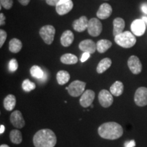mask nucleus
Segmentation results:
<instances>
[{
  "label": "nucleus",
  "instance_id": "obj_1",
  "mask_svg": "<svg viewBox=\"0 0 147 147\" xmlns=\"http://www.w3.org/2000/svg\"><path fill=\"white\" fill-rule=\"evenodd\" d=\"M98 134L106 140H117L123 134V129L120 124L116 122H107L101 125L98 128Z\"/></svg>",
  "mask_w": 147,
  "mask_h": 147
},
{
  "label": "nucleus",
  "instance_id": "obj_2",
  "mask_svg": "<svg viewBox=\"0 0 147 147\" xmlns=\"http://www.w3.org/2000/svg\"><path fill=\"white\" fill-rule=\"evenodd\" d=\"M33 142L35 147H55L57 144V137L51 129H43L35 134Z\"/></svg>",
  "mask_w": 147,
  "mask_h": 147
},
{
  "label": "nucleus",
  "instance_id": "obj_3",
  "mask_svg": "<svg viewBox=\"0 0 147 147\" xmlns=\"http://www.w3.org/2000/svg\"><path fill=\"white\" fill-rule=\"evenodd\" d=\"M115 41L117 45L125 49H129L136 43V38L132 32H123L115 37Z\"/></svg>",
  "mask_w": 147,
  "mask_h": 147
},
{
  "label": "nucleus",
  "instance_id": "obj_4",
  "mask_svg": "<svg viewBox=\"0 0 147 147\" xmlns=\"http://www.w3.org/2000/svg\"><path fill=\"white\" fill-rule=\"evenodd\" d=\"M40 36L47 45H50L54 40L55 29L52 25H45L40 29Z\"/></svg>",
  "mask_w": 147,
  "mask_h": 147
},
{
  "label": "nucleus",
  "instance_id": "obj_5",
  "mask_svg": "<svg viewBox=\"0 0 147 147\" xmlns=\"http://www.w3.org/2000/svg\"><path fill=\"white\" fill-rule=\"evenodd\" d=\"M86 83L84 82L80 81V80H74L68 86V93L71 97H79L82 95L85 89Z\"/></svg>",
  "mask_w": 147,
  "mask_h": 147
},
{
  "label": "nucleus",
  "instance_id": "obj_6",
  "mask_svg": "<svg viewBox=\"0 0 147 147\" xmlns=\"http://www.w3.org/2000/svg\"><path fill=\"white\" fill-rule=\"evenodd\" d=\"M87 30L89 34L91 36H98L102 32V24L97 18H92L89 21Z\"/></svg>",
  "mask_w": 147,
  "mask_h": 147
},
{
  "label": "nucleus",
  "instance_id": "obj_7",
  "mask_svg": "<svg viewBox=\"0 0 147 147\" xmlns=\"http://www.w3.org/2000/svg\"><path fill=\"white\" fill-rule=\"evenodd\" d=\"M134 102L137 106H145L147 105V88L144 87H139L134 95Z\"/></svg>",
  "mask_w": 147,
  "mask_h": 147
},
{
  "label": "nucleus",
  "instance_id": "obj_8",
  "mask_svg": "<svg viewBox=\"0 0 147 147\" xmlns=\"http://www.w3.org/2000/svg\"><path fill=\"white\" fill-rule=\"evenodd\" d=\"M98 100L102 107L108 108L113 103V94L107 90L103 89L99 93Z\"/></svg>",
  "mask_w": 147,
  "mask_h": 147
},
{
  "label": "nucleus",
  "instance_id": "obj_9",
  "mask_svg": "<svg viewBox=\"0 0 147 147\" xmlns=\"http://www.w3.org/2000/svg\"><path fill=\"white\" fill-rule=\"evenodd\" d=\"M127 65L130 71L134 74H139L142 71V65L139 58L135 55H132L129 58L127 61Z\"/></svg>",
  "mask_w": 147,
  "mask_h": 147
},
{
  "label": "nucleus",
  "instance_id": "obj_10",
  "mask_svg": "<svg viewBox=\"0 0 147 147\" xmlns=\"http://www.w3.org/2000/svg\"><path fill=\"white\" fill-rule=\"evenodd\" d=\"M74 4L71 0H61L56 5V12L62 16L67 14L73 8Z\"/></svg>",
  "mask_w": 147,
  "mask_h": 147
},
{
  "label": "nucleus",
  "instance_id": "obj_11",
  "mask_svg": "<svg viewBox=\"0 0 147 147\" xmlns=\"http://www.w3.org/2000/svg\"><path fill=\"white\" fill-rule=\"evenodd\" d=\"M95 92L93 90L87 89L82 93L80 98V104L83 108H88L92 105L95 99Z\"/></svg>",
  "mask_w": 147,
  "mask_h": 147
},
{
  "label": "nucleus",
  "instance_id": "obj_12",
  "mask_svg": "<svg viewBox=\"0 0 147 147\" xmlns=\"http://www.w3.org/2000/svg\"><path fill=\"white\" fill-rule=\"evenodd\" d=\"M10 121L12 125L18 129L23 128L25 125V119L19 110H14L13 113L11 114Z\"/></svg>",
  "mask_w": 147,
  "mask_h": 147
},
{
  "label": "nucleus",
  "instance_id": "obj_13",
  "mask_svg": "<svg viewBox=\"0 0 147 147\" xmlns=\"http://www.w3.org/2000/svg\"><path fill=\"white\" fill-rule=\"evenodd\" d=\"M146 24L142 19H136L131 25V32L136 36H141L146 31Z\"/></svg>",
  "mask_w": 147,
  "mask_h": 147
},
{
  "label": "nucleus",
  "instance_id": "obj_14",
  "mask_svg": "<svg viewBox=\"0 0 147 147\" xmlns=\"http://www.w3.org/2000/svg\"><path fill=\"white\" fill-rule=\"evenodd\" d=\"M80 51H83L84 53H89L90 54H93L97 50L96 44L93 40L87 39L82 40L80 42L78 46Z\"/></svg>",
  "mask_w": 147,
  "mask_h": 147
},
{
  "label": "nucleus",
  "instance_id": "obj_15",
  "mask_svg": "<svg viewBox=\"0 0 147 147\" xmlns=\"http://www.w3.org/2000/svg\"><path fill=\"white\" fill-rule=\"evenodd\" d=\"M113 12V8L108 3H102L97 12V16L100 19H106L109 18Z\"/></svg>",
  "mask_w": 147,
  "mask_h": 147
},
{
  "label": "nucleus",
  "instance_id": "obj_16",
  "mask_svg": "<svg viewBox=\"0 0 147 147\" xmlns=\"http://www.w3.org/2000/svg\"><path fill=\"white\" fill-rule=\"evenodd\" d=\"M89 20L85 16H82L78 19L75 20L73 23V28L78 32H82L87 29Z\"/></svg>",
  "mask_w": 147,
  "mask_h": 147
},
{
  "label": "nucleus",
  "instance_id": "obj_17",
  "mask_svg": "<svg viewBox=\"0 0 147 147\" xmlns=\"http://www.w3.org/2000/svg\"><path fill=\"white\" fill-rule=\"evenodd\" d=\"M125 25V21L121 18H116L113 21V36H117V35L123 32Z\"/></svg>",
  "mask_w": 147,
  "mask_h": 147
},
{
  "label": "nucleus",
  "instance_id": "obj_18",
  "mask_svg": "<svg viewBox=\"0 0 147 147\" xmlns=\"http://www.w3.org/2000/svg\"><path fill=\"white\" fill-rule=\"evenodd\" d=\"M74 40V36L70 30H66L64 32L61 37V44L65 47L70 46Z\"/></svg>",
  "mask_w": 147,
  "mask_h": 147
},
{
  "label": "nucleus",
  "instance_id": "obj_19",
  "mask_svg": "<svg viewBox=\"0 0 147 147\" xmlns=\"http://www.w3.org/2000/svg\"><path fill=\"white\" fill-rule=\"evenodd\" d=\"M124 91V85L121 81L115 82L110 88V92L116 97H119L123 94Z\"/></svg>",
  "mask_w": 147,
  "mask_h": 147
},
{
  "label": "nucleus",
  "instance_id": "obj_20",
  "mask_svg": "<svg viewBox=\"0 0 147 147\" xmlns=\"http://www.w3.org/2000/svg\"><path fill=\"white\" fill-rule=\"evenodd\" d=\"M16 97L14 95H8L3 100V106L5 109L8 111H12L15 108L16 106Z\"/></svg>",
  "mask_w": 147,
  "mask_h": 147
},
{
  "label": "nucleus",
  "instance_id": "obj_21",
  "mask_svg": "<svg viewBox=\"0 0 147 147\" xmlns=\"http://www.w3.org/2000/svg\"><path fill=\"white\" fill-rule=\"evenodd\" d=\"M112 65V61L110 58H104L99 62L97 66V72L98 74H102L106 71Z\"/></svg>",
  "mask_w": 147,
  "mask_h": 147
},
{
  "label": "nucleus",
  "instance_id": "obj_22",
  "mask_svg": "<svg viewBox=\"0 0 147 147\" xmlns=\"http://www.w3.org/2000/svg\"><path fill=\"white\" fill-rule=\"evenodd\" d=\"M78 57L71 53H66L61 57V61L66 65H74L78 62Z\"/></svg>",
  "mask_w": 147,
  "mask_h": 147
},
{
  "label": "nucleus",
  "instance_id": "obj_23",
  "mask_svg": "<svg viewBox=\"0 0 147 147\" xmlns=\"http://www.w3.org/2000/svg\"><path fill=\"white\" fill-rule=\"evenodd\" d=\"M97 51L100 53H104L112 47V42L108 40H100L96 43Z\"/></svg>",
  "mask_w": 147,
  "mask_h": 147
},
{
  "label": "nucleus",
  "instance_id": "obj_24",
  "mask_svg": "<svg viewBox=\"0 0 147 147\" xmlns=\"http://www.w3.org/2000/svg\"><path fill=\"white\" fill-rule=\"evenodd\" d=\"M70 79V75L68 71L65 70H60L57 74V80L59 84L63 85L67 83Z\"/></svg>",
  "mask_w": 147,
  "mask_h": 147
},
{
  "label": "nucleus",
  "instance_id": "obj_25",
  "mask_svg": "<svg viewBox=\"0 0 147 147\" xmlns=\"http://www.w3.org/2000/svg\"><path fill=\"white\" fill-rule=\"evenodd\" d=\"M23 47L22 42L17 38H13L9 42V50L13 53H18L20 52Z\"/></svg>",
  "mask_w": 147,
  "mask_h": 147
},
{
  "label": "nucleus",
  "instance_id": "obj_26",
  "mask_svg": "<svg viewBox=\"0 0 147 147\" xmlns=\"http://www.w3.org/2000/svg\"><path fill=\"white\" fill-rule=\"evenodd\" d=\"M10 139L11 142L14 143V144H21L22 140H23L21 132L17 129L12 130L10 133Z\"/></svg>",
  "mask_w": 147,
  "mask_h": 147
},
{
  "label": "nucleus",
  "instance_id": "obj_27",
  "mask_svg": "<svg viewBox=\"0 0 147 147\" xmlns=\"http://www.w3.org/2000/svg\"><path fill=\"white\" fill-rule=\"evenodd\" d=\"M30 73L34 78L38 79H42L45 76V72L41 69V67L38 65H33L30 69Z\"/></svg>",
  "mask_w": 147,
  "mask_h": 147
},
{
  "label": "nucleus",
  "instance_id": "obj_28",
  "mask_svg": "<svg viewBox=\"0 0 147 147\" xmlns=\"http://www.w3.org/2000/svg\"><path fill=\"white\" fill-rule=\"evenodd\" d=\"M36 84L34 82L30 81L29 79H25L23 80V83H22V88L25 92H30L36 89Z\"/></svg>",
  "mask_w": 147,
  "mask_h": 147
},
{
  "label": "nucleus",
  "instance_id": "obj_29",
  "mask_svg": "<svg viewBox=\"0 0 147 147\" xmlns=\"http://www.w3.org/2000/svg\"><path fill=\"white\" fill-rule=\"evenodd\" d=\"M18 64L16 59H12L8 63V69L11 72H14L18 69Z\"/></svg>",
  "mask_w": 147,
  "mask_h": 147
},
{
  "label": "nucleus",
  "instance_id": "obj_30",
  "mask_svg": "<svg viewBox=\"0 0 147 147\" xmlns=\"http://www.w3.org/2000/svg\"><path fill=\"white\" fill-rule=\"evenodd\" d=\"M0 3L1 6H3L6 10H9L12 7L13 0H0Z\"/></svg>",
  "mask_w": 147,
  "mask_h": 147
},
{
  "label": "nucleus",
  "instance_id": "obj_31",
  "mask_svg": "<svg viewBox=\"0 0 147 147\" xmlns=\"http://www.w3.org/2000/svg\"><path fill=\"white\" fill-rule=\"evenodd\" d=\"M7 38V33L5 31L1 29L0 30V48L3 47V44L5 43V40Z\"/></svg>",
  "mask_w": 147,
  "mask_h": 147
},
{
  "label": "nucleus",
  "instance_id": "obj_32",
  "mask_svg": "<svg viewBox=\"0 0 147 147\" xmlns=\"http://www.w3.org/2000/svg\"><path fill=\"white\" fill-rule=\"evenodd\" d=\"M60 1L61 0H46L47 4L51 6H56Z\"/></svg>",
  "mask_w": 147,
  "mask_h": 147
},
{
  "label": "nucleus",
  "instance_id": "obj_33",
  "mask_svg": "<svg viewBox=\"0 0 147 147\" xmlns=\"http://www.w3.org/2000/svg\"><path fill=\"white\" fill-rule=\"evenodd\" d=\"M90 57H91V55H90V53H84L83 54H82V57H81V59H80V61H81V62H85L86 61H87L88 59H89Z\"/></svg>",
  "mask_w": 147,
  "mask_h": 147
},
{
  "label": "nucleus",
  "instance_id": "obj_34",
  "mask_svg": "<svg viewBox=\"0 0 147 147\" xmlns=\"http://www.w3.org/2000/svg\"><path fill=\"white\" fill-rule=\"evenodd\" d=\"M125 147H135L136 146V142L134 140L130 141H127L124 144Z\"/></svg>",
  "mask_w": 147,
  "mask_h": 147
},
{
  "label": "nucleus",
  "instance_id": "obj_35",
  "mask_svg": "<svg viewBox=\"0 0 147 147\" xmlns=\"http://www.w3.org/2000/svg\"><path fill=\"white\" fill-rule=\"evenodd\" d=\"M140 8H141V10L142 11L143 13L147 15V2L142 3V5H141Z\"/></svg>",
  "mask_w": 147,
  "mask_h": 147
},
{
  "label": "nucleus",
  "instance_id": "obj_36",
  "mask_svg": "<svg viewBox=\"0 0 147 147\" xmlns=\"http://www.w3.org/2000/svg\"><path fill=\"white\" fill-rule=\"evenodd\" d=\"M5 17L4 14L3 13L0 14V25H1V26L3 25H5Z\"/></svg>",
  "mask_w": 147,
  "mask_h": 147
},
{
  "label": "nucleus",
  "instance_id": "obj_37",
  "mask_svg": "<svg viewBox=\"0 0 147 147\" xmlns=\"http://www.w3.org/2000/svg\"><path fill=\"white\" fill-rule=\"evenodd\" d=\"M18 2L23 5H27L30 2V0H18Z\"/></svg>",
  "mask_w": 147,
  "mask_h": 147
},
{
  "label": "nucleus",
  "instance_id": "obj_38",
  "mask_svg": "<svg viewBox=\"0 0 147 147\" xmlns=\"http://www.w3.org/2000/svg\"><path fill=\"white\" fill-rule=\"evenodd\" d=\"M4 131H5L4 125H0V134H3Z\"/></svg>",
  "mask_w": 147,
  "mask_h": 147
},
{
  "label": "nucleus",
  "instance_id": "obj_39",
  "mask_svg": "<svg viewBox=\"0 0 147 147\" xmlns=\"http://www.w3.org/2000/svg\"><path fill=\"white\" fill-rule=\"evenodd\" d=\"M141 19L143 20V21L144 22V23L146 24V26L147 27V16H143Z\"/></svg>",
  "mask_w": 147,
  "mask_h": 147
},
{
  "label": "nucleus",
  "instance_id": "obj_40",
  "mask_svg": "<svg viewBox=\"0 0 147 147\" xmlns=\"http://www.w3.org/2000/svg\"><path fill=\"white\" fill-rule=\"evenodd\" d=\"M0 147H10V146L7 144H1V146H0Z\"/></svg>",
  "mask_w": 147,
  "mask_h": 147
}]
</instances>
